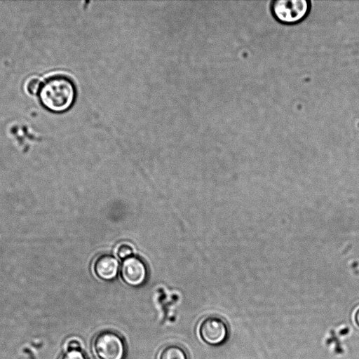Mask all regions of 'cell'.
Listing matches in <instances>:
<instances>
[{"label":"cell","mask_w":359,"mask_h":359,"mask_svg":"<svg viewBox=\"0 0 359 359\" xmlns=\"http://www.w3.org/2000/svg\"><path fill=\"white\" fill-rule=\"evenodd\" d=\"M76 89L74 82L64 75H55L41 83L39 97L48 110L61 113L68 110L74 103Z\"/></svg>","instance_id":"1"},{"label":"cell","mask_w":359,"mask_h":359,"mask_svg":"<svg viewBox=\"0 0 359 359\" xmlns=\"http://www.w3.org/2000/svg\"><path fill=\"white\" fill-rule=\"evenodd\" d=\"M271 12L279 22L293 25L302 21L309 13L311 2L307 0H274Z\"/></svg>","instance_id":"2"},{"label":"cell","mask_w":359,"mask_h":359,"mask_svg":"<svg viewBox=\"0 0 359 359\" xmlns=\"http://www.w3.org/2000/svg\"><path fill=\"white\" fill-rule=\"evenodd\" d=\"M93 348L100 359H123L126 347L121 337L111 331H104L95 338Z\"/></svg>","instance_id":"3"},{"label":"cell","mask_w":359,"mask_h":359,"mask_svg":"<svg viewBox=\"0 0 359 359\" xmlns=\"http://www.w3.org/2000/svg\"><path fill=\"white\" fill-rule=\"evenodd\" d=\"M198 332L201 338L211 346L224 344L229 337L226 323L216 316H209L203 319L200 323Z\"/></svg>","instance_id":"4"},{"label":"cell","mask_w":359,"mask_h":359,"mask_svg":"<svg viewBox=\"0 0 359 359\" xmlns=\"http://www.w3.org/2000/svg\"><path fill=\"white\" fill-rule=\"evenodd\" d=\"M123 280L129 285L140 286L147 278V268L141 259L130 256L123 260L121 267Z\"/></svg>","instance_id":"5"},{"label":"cell","mask_w":359,"mask_h":359,"mask_svg":"<svg viewBox=\"0 0 359 359\" xmlns=\"http://www.w3.org/2000/svg\"><path fill=\"white\" fill-rule=\"evenodd\" d=\"M118 267L119 264L114 257L103 255L96 260L94 269L99 278L105 280H111L117 276Z\"/></svg>","instance_id":"6"},{"label":"cell","mask_w":359,"mask_h":359,"mask_svg":"<svg viewBox=\"0 0 359 359\" xmlns=\"http://www.w3.org/2000/svg\"><path fill=\"white\" fill-rule=\"evenodd\" d=\"M159 359H187V355L182 347L169 345L161 351Z\"/></svg>","instance_id":"7"},{"label":"cell","mask_w":359,"mask_h":359,"mask_svg":"<svg viewBox=\"0 0 359 359\" xmlns=\"http://www.w3.org/2000/svg\"><path fill=\"white\" fill-rule=\"evenodd\" d=\"M41 86V83L40 80L36 77H34L28 81L27 83V90L31 94H36L39 91Z\"/></svg>","instance_id":"8"},{"label":"cell","mask_w":359,"mask_h":359,"mask_svg":"<svg viewBox=\"0 0 359 359\" xmlns=\"http://www.w3.org/2000/svg\"><path fill=\"white\" fill-rule=\"evenodd\" d=\"M61 359H86L80 350H72L65 353Z\"/></svg>","instance_id":"9"},{"label":"cell","mask_w":359,"mask_h":359,"mask_svg":"<svg viewBox=\"0 0 359 359\" xmlns=\"http://www.w3.org/2000/svg\"><path fill=\"white\" fill-rule=\"evenodd\" d=\"M132 253H133L132 248L129 245H121L118 248V252H117L118 256L121 259H124L130 257Z\"/></svg>","instance_id":"10"},{"label":"cell","mask_w":359,"mask_h":359,"mask_svg":"<svg viewBox=\"0 0 359 359\" xmlns=\"http://www.w3.org/2000/svg\"><path fill=\"white\" fill-rule=\"evenodd\" d=\"M81 344L78 340L72 339L68 343V350H80Z\"/></svg>","instance_id":"11"},{"label":"cell","mask_w":359,"mask_h":359,"mask_svg":"<svg viewBox=\"0 0 359 359\" xmlns=\"http://www.w3.org/2000/svg\"><path fill=\"white\" fill-rule=\"evenodd\" d=\"M354 319L356 325L359 327V308L357 309V311L355 313L354 315Z\"/></svg>","instance_id":"12"}]
</instances>
